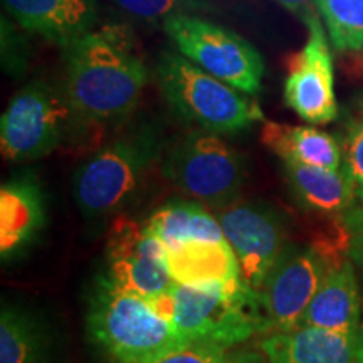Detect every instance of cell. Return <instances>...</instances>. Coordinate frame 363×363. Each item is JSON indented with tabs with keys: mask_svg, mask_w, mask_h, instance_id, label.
Instances as JSON below:
<instances>
[{
	"mask_svg": "<svg viewBox=\"0 0 363 363\" xmlns=\"http://www.w3.org/2000/svg\"><path fill=\"white\" fill-rule=\"evenodd\" d=\"M62 93L81 125H118L133 115L148 71L123 33L93 29L62 48Z\"/></svg>",
	"mask_w": 363,
	"mask_h": 363,
	"instance_id": "1",
	"label": "cell"
},
{
	"mask_svg": "<svg viewBox=\"0 0 363 363\" xmlns=\"http://www.w3.org/2000/svg\"><path fill=\"white\" fill-rule=\"evenodd\" d=\"M162 157V136L143 125L116 136L86 158L72 175V195L88 219H106L131 202Z\"/></svg>",
	"mask_w": 363,
	"mask_h": 363,
	"instance_id": "2",
	"label": "cell"
},
{
	"mask_svg": "<svg viewBox=\"0 0 363 363\" xmlns=\"http://www.w3.org/2000/svg\"><path fill=\"white\" fill-rule=\"evenodd\" d=\"M86 326L91 342L113 363H152L185 345L147 299L120 288L106 274L91 293Z\"/></svg>",
	"mask_w": 363,
	"mask_h": 363,
	"instance_id": "3",
	"label": "cell"
},
{
	"mask_svg": "<svg viewBox=\"0 0 363 363\" xmlns=\"http://www.w3.org/2000/svg\"><path fill=\"white\" fill-rule=\"evenodd\" d=\"M157 79L172 110L202 130L239 133L264 121L259 104L246 93L208 74L180 52H162Z\"/></svg>",
	"mask_w": 363,
	"mask_h": 363,
	"instance_id": "4",
	"label": "cell"
},
{
	"mask_svg": "<svg viewBox=\"0 0 363 363\" xmlns=\"http://www.w3.org/2000/svg\"><path fill=\"white\" fill-rule=\"evenodd\" d=\"M170 296V325L182 343L244 345L256 335H267L259 294L242 281L214 286L174 283Z\"/></svg>",
	"mask_w": 363,
	"mask_h": 363,
	"instance_id": "5",
	"label": "cell"
},
{
	"mask_svg": "<svg viewBox=\"0 0 363 363\" xmlns=\"http://www.w3.org/2000/svg\"><path fill=\"white\" fill-rule=\"evenodd\" d=\"M163 175L182 194L217 212L239 199L246 160L217 133L197 128L167 150Z\"/></svg>",
	"mask_w": 363,
	"mask_h": 363,
	"instance_id": "6",
	"label": "cell"
},
{
	"mask_svg": "<svg viewBox=\"0 0 363 363\" xmlns=\"http://www.w3.org/2000/svg\"><path fill=\"white\" fill-rule=\"evenodd\" d=\"M81 125L61 89L33 81L11 99L0 120V150L9 162H30L51 155Z\"/></svg>",
	"mask_w": 363,
	"mask_h": 363,
	"instance_id": "7",
	"label": "cell"
},
{
	"mask_svg": "<svg viewBox=\"0 0 363 363\" xmlns=\"http://www.w3.org/2000/svg\"><path fill=\"white\" fill-rule=\"evenodd\" d=\"M163 29L180 54L208 74L246 94H257L264 78V61L239 34L194 13H177L163 21Z\"/></svg>",
	"mask_w": 363,
	"mask_h": 363,
	"instance_id": "8",
	"label": "cell"
},
{
	"mask_svg": "<svg viewBox=\"0 0 363 363\" xmlns=\"http://www.w3.org/2000/svg\"><path fill=\"white\" fill-rule=\"evenodd\" d=\"M106 276L126 291L143 299L169 291L172 279L165 262V247L147 222L115 216L106 238Z\"/></svg>",
	"mask_w": 363,
	"mask_h": 363,
	"instance_id": "9",
	"label": "cell"
},
{
	"mask_svg": "<svg viewBox=\"0 0 363 363\" xmlns=\"http://www.w3.org/2000/svg\"><path fill=\"white\" fill-rule=\"evenodd\" d=\"M214 214L238 257L240 279L252 291L259 293L286 247L283 222L267 206L240 202L239 199Z\"/></svg>",
	"mask_w": 363,
	"mask_h": 363,
	"instance_id": "10",
	"label": "cell"
},
{
	"mask_svg": "<svg viewBox=\"0 0 363 363\" xmlns=\"http://www.w3.org/2000/svg\"><path fill=\"white\" fill-rule=\"evenodd\" d=\"M325 269V259L313 246L284 247L257 293L267 335L294 330L301 325Z\"/></svg>",
	"mask_w": 363,
	"mask_h": 363,
	"instance_id": "11",
	"label": "cell"
},
{
	"mask_svg": "<svg viewBox=\"0 0 363 363\" xmlns=\"http://www.w3.org/2000/svg\"><path fill=\"white\" fill-rule=\"evenodd\" d=\"M308 40L291 56L284 81V103L301 120L311 125H326L338 118L335 94L333 59L326 33L316 16H306Z\"/></svg>",
	"mask_w": 363,
	"mask_h": 363,
	"instance_id": "12",
	"label": "cell"
},
{
	"mask_svg": "<svg viewBox=\"0 0 363 363\" xmlns=\"http://www.w3.org/2000/svg\"><path fill=\"white\" fill-rule=\"evenodd\" d=\"M259 350L266 363H363V325L355 331L298 326L266 335Z\"/></svg>",
	"mask_w": 363,
	"mask_h": 363,
	"instance_id": "13",
	"label": "cell"
},
{
	"mask_svg": "<svg viewBox=\"0 0 363 363\" xmlns=\"http://www.w3.org/2000/svg\"><path fill=\"white\" fill-rule=\"evenodd\" d=\"M2 6L22 29L61 49L98 22L96 0H2Z\"/></svg>",
	"mask_w": 363,
	"mask_h": 363,
	"instance_id": "14",
	"label": "cell"
},
{
	"mask_svg": "<svg viewBox=\"0 0 363 363\" xmlns=\"http://www.w3.org/2000/svg\"><path fill=\"white\" fill-rule=\"evenodd\" d=\"M45 224L44 194L34 175L22 174L0 189V256L4 262L19 257Z\"/></svg>",
	"mask_w": 363,
	"mask_h": 363,
	"instance_id": "15",
	"label": "cell"
},
{
	"mask_svg": "<svg viewBox=\"0 0 363 363\" xmlns=\"http://www.w3.org/2000/svg\"><path fill=\"white\" fill-rule=\"evenodd\" d=\"M299 326H315L333 331H355L360 328L362 299L352 256L326 264L318 291Z\"/></svg>",
	"mask_w": 363,
	"mask_h": 363,
	"instance_id": "16",
	"label": "cell"
},
{
	"mask_svg": "<svg viewBox=\"0 0 363 363\" xmlns=\"http://www.w3.org/2000/svg\"><path fill=\"white\" fill-rule=\"evenodd\" d=\"M172 279L184 286L239 283L238 257L227 240H189L165 247Z\"/></svg>",
	"mask_w": 363,
	"mask_h": 363,
	"instance_id": "17",
	"label": "cell"
},
{
	"mask_svg": "<svg viewBox=\"0 0 363 363\" xmlns=\"http://www.w3.org/2000/svg\"><path fill=\"white\" fill-rule=\"evenodd\" d=\"M283 165L294 195L310 211L338 217L355 207V189L343 167L330 170L293 160Z\"/></svg>",
	"mask_w": 363,
	"mask_h": 363,
	"instance_id": "18",
	"label": "cell"
},
{
	"mask_svg": "<svg viewBox=\"0 0 363 363\" xmlns=\"http://www.w3.org/2000/svg\"><path fill=\"white\" fill-rule=\"evenodd\" d=\"M261 142L281 160H293L321 169H342V147L333 135L313 126H291L264 121Z\"/></svg>",
	"mask_w": 363,
	"mask_h": 363,
	"instance_id": "19",
	"label": "cell"
},
{
	"mask_svg": "<svg viewBox=\"0 0 363 363\" xmlns=\"http://www.w3.org/2000/svg\"><path fill=\"white\" fill-rule=\"evenodd\" d=\"M163 247L189 240H225L216 214L195 201H172L153 212L147 220Z\"/></svg>",
	"mask_w": 363,
	"mask_h": 363,
	"instance_id": "20",
	"label": "cell"
},
{
	"mask_svg": "<svg viewBox=\"0 0 363 363\" xmlns=\"http://www.w3.org/2000/svg\"><path fill=\"white\" fill-rule=\"evenodd\" d=\"M49 343L29 313L4 306L0 315V363H48Z\"/></svg>",
	"mask_w": 363,
	"mask_h": 363,
	"instance_id": "21",
	"label": "cell"
},
{
	"mask_svg": "<svg viewBox=\"0 0 363 363\" xmlns=\"http://www.w3.org/2000/svg\"><path fill=\"white\" fill-rule=\"evenodd\" d=\"M331 44L342 54L363 56V0H316Z\"/></svg>",
	"mask_w": 363,
	"mask_h": 363,
	"instance_id": "22",
	"label": "cell"
},
{
	"mask_svg": "<svg viewBox=\"0 0 363 363\" xmlns=\"http://www.w3.org/2000/svg\"><path fill=\"white\" fill-rule=\"evenodd\" d=\"M342 167L350 177L355 189L357 201L363 206V89L348 103L343 118L342 138Z\"/></svg>",
	"mask_w": 363,
	"mask_h": 363,
	"instance_id": "23",
	"label": "cell"
},
{
	"mask_svg": "<svg viewBox=\"0 0 363 363\" xmlns=\"http://www.w3.org/2000/svg\"><path fill=\"white\" fill-rule=\"evenodd\" d=\"M152 363H266V358L261 350H249L242 345L194 342L182 345Z\"/></svg>",
	"mask_w": 363,
	"mask_h": 363,
	"instance_id": "24",
	"label": "cell"
},
{
	"mask_svg": "<svg viewBox=\"0 0 363 363\" xmlns=\"http://www.w3.org/2000/svg\"><path fill=\"white\" fill-rule=\"evenodd\" d=\"M115 6L143 21L169 19L177 13L208 11L211 6L203 0H111Z\"/></svg>",
	"mask_w": 363,
	"mask_h": 363,
	"instance_id": "25",
	"label": "cell"
},
{
	"mask_svg": "<svg viewBox=\"0 0 363 363\" xmlns=\"http://www.w3.org/2000/svg\"><path fill=\"white\" fill-rule=\"evenodd\" d=\"M29 59V44L2 17V66L11 76H22Z\"/></svg>",
	"mask_w": 363,
	"mask_h": 363,
	"instance_id": "26",
	"label": "cell"
},
{
	"mask_svg": "<svg viewBox=\"0 0 363 363\" xmlns=\"http://www.w3.org/2000/svg\"><path fill=\"white\" fill-rule=\"evenodd\" d=\"M343 219L352 233V249H363V206H355L345 212Z\"/></svg>",
	"mask_w": 363,
	"mask_h": 363,
	"instance_id": "27",
	"label": "cell"
},
{
	"mask_svg": "<svg viewBox=\"0 0 363 363\" xmlns=\"http://www.w3.org/2000/svg\"><path fill=\"white\" fill-rule=\"evenodd\" d=\"M278 2L283 4V6L288 9H298V7H301L303 4H306L308 0H278Z\"/></svg>",
	"mask_w": 363,
	"mask_h": 363,
	"instance_id": "28",
	"label": "cell"
},
{
	"mask_svg": "<svg viewBox=\"0 0 363 363\" xmlns=\"http://www.w3.org/2000/svg\"><path fill=\"white\" fill-rule=\"evenodd\" d=\"M352 257L363 267V249H352Z\"/></svg>",
	"mask_w": 363,
	"mask_h": 363,
	"instance_id": "29",
	"label": "cell"
}]
</instances>
